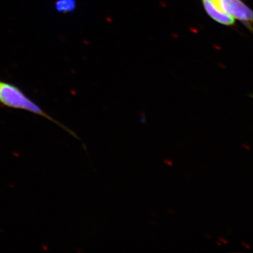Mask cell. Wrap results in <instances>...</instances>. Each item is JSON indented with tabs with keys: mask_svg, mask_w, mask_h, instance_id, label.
Wrapping results in <instances>:
<instances>
[{
	"mask_svg": "<svg viewBox=\"0 0 253 253\" xmlns=\"http://www.w3.org/2000/svg\"><path fill=\"white\" fill-rule=\"evenodd\" d=\"M0 104L9 109L28 111L37 116H41L54 123L56 126L62 128L63 130L67 131L68 134L79 139L74 131L51 117L36 101L31 99L19 86L1 80H0Z\"/></svg>",
	"mask_w": 253,
	"mask_h": 253,
	"instance_id": "6da1fadb",
	"label": "cell"
},
{
	"mask_svg": "<svg viewBox=\"0 0 253 253\" xmlns=\"http://www.w3.org/2000/svg\"><path fill=\"white\" fill-rule=\"evenodd\" d=\"M213 4L229 16L244 23L252 31L253 11L243 0H211Z\"/></svg>",
	"mask_w": 253,
	"mask_h": 253,
	"instance_id": "7a4b0ae2",
	"label": "cell"
},
{
	"mask_svg": "<svg viewBox=\"0 0 253 253\" xmlns=\"http://www.w3.org/2000/svg\"><path fill=\"white\" fill-rule=\"evenodd\" d=\"M241 244H242V246H244V248H246V249H251V246H250V244H248V243L242 242L241 243Z\"/></svg>",
	"mask_w": 253,
	"mask_h": 253,
	"instance_id": "52a82bcc",
	"label": "cell"
},
{
	"mask_svg": "<svg viewBox=\"0 0 253 253\" xmlns=\"http://www.w3.org/2000/svg\"><path fill=\"white\" fill-rule=\"evenodd\" d=\"M202 3L206 14L213 21L226 26H232L235 24V19L220 11L211 0H202Z\"/></svg>",
	"mask_w": 253,
	"mask_h": 253,
	"instance_id": "3957f363",
	"label": "cell"
},
{
	"mask_svg": "<svg viewBox=\"0 0 253 253\" xmlns=\"http://www.w3.org/2000/svg\"><path fill=\"white\" fill-rule=\"evenodd\" d=\"M77 0H55L54 9L61 14H73L77 9Z\"/></svg>",
	"mask_w": 253,
	"mask_h": 253,
	"instance_id": "277c9868",
	"label": "cell"
},
{
	"mask_svg": "<svg viewBox=\"0 0 253 253\" xmlns=\"http://www.w3.org/2000/svg\"><path fill=\"white\" fill-rule=\"evenodd\" d=\"M164 163L166 165V166H169V167H172L173 166V161L172 160L170 159H165L164 160Z\"/></svg>",
	"mask_w": 253,
	"mask_h": 253,
	"instance_id": "5b68a950",
	"label": "cell"
},
{
	"mask_svg": "<svg viewBox=\"0 0 253 253\" xmlns=\"http://www.w3.org/2000/svg\"><path fill=\"white\" fill-rule=\"evenodd\" d=\"M219 242L222 243L224 244H229V241H228L227 239H226L225 238L223 237H219Z\"/></svg>",
	"mask_w": 253,
	"mask_h": 253,
	"instance_id": "8992f818",
	"label": "cell"
},
{
	"mask_svg": "<svg viewBox=\"0 0 253 253\" xmlns=\"http://www.w3.org/2000/svg\"><path fill=\"white\" fill-rule=\"evenodd\" d=\"M242 146L244 148V149L248 150V151H250V150H251V146H250L249 144H243Z\"/></svg>",
	"mask_w": 253,
	"mask_h": 253,
	"instance_id": "ba28073f",
	"label": "cell"
},
{
	"mask_svg": "<svg viewBox=\"0 0 253 253\" xmlns=\"http://www.w3.org/2000/svg\"><path fill=\"white\" fill-rule=\"evenodd\" d=\"M217 245L219 246H221V243H217Z\"/></svg>",
	"mask_w": 253,
	"mask_h": 253,
	"instance_id": "9c48e42d",
	"label": "cell"
}]
</instances>
